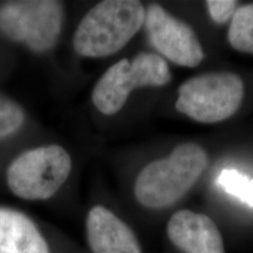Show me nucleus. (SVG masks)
<instances>
[{"instance_id":"nucleus-1","label":"nucleus","mask_w":253,"mask_h":253,"mask_svg":"<svg viewBox=\"0 0 253 253\" xmlns=\"http://www.w3.org/2000/svg\"><path fill=\"white\" fill-rule=\"evenodd\" d=\"M208 162L207 153L198 144L177 145L169 157L141 170L134 185L136 201L148 209L171 207L195 185Z\"/></svg>"},{"instance_id":"nucleus-2","label":"nucleus","mask_w":253,"mask_h":253,"mask_svg":"<svg viewBox=\"0 0 253 253\" xmlns=\"http://www.w3.org/2000/svg\"><path fill=\"white\" fill-rule=\"evenodd\" d=\"M145 8L136 0H104L82 18L73 39L75 52L103 58L122 49L143 26Z\"/></svg>"},{"instance_id":"nucleus-3","label":"nucleus","mask_w":253,"mask_h":253,"mask_svg":"<svg viewBox=\"0 0 253 253\" xmlns=\"http://www.w3.org/2000/svg\"><path fill=\"white\" fill-rule=\"evenodd\" d=\"M244 99V82L230 72L194 77L179 86L176 109L194 121L217 123L237 113Z\"/></svg>"},{"instance_id":"nucleus-4","label":"nucleus","mask_w":253,"mask_h":253,"mask_svg":"<svg viewBox=\"0 0 253 253\" xmlns=\"http://www.w3.org/2000/svg\"><path fill=\"white\" fill-rule=\"evenodd\" d=\"M171 81V73L163 56L141 52L132 60L122 59L95 84L91 100L104 115H115L123 108L136 88L162 87Z\"/></svg>"},{"instance_id":"nucleus-5","label":"nucleus","mask_w":253,"mask_h":253,"mask_svg":"<svg viewBox=\"0 0 253 253\" xmlns=\"http://www.w3.org/2000/svg\"><path fill=\"white\" fill-rule=\"evenodd\" d=\"M72 158L60 145H47L25 151L11 163L7 185L25 201H47L67 181Z\"/></svg>"},{"instance_id":"nucleus-6","label":"nucleus","mask_w":253,"mask_h":253,"mask_svg":"<svg viewBox=\"0 0 253 253\" xmlns=\"http://www.w3.org/2000/svg\"><path fill=\"white\" fill-rule=\"evenodd\" d=\"M62 20V5L54 0L9 1L0 7L2 33L36 52H45L55 45Z\"/></svg>"},{"instance_id":"nucleus-7","label":"nucleus","mask_w":253,"mask_h":253,"mask_svg":"<svg viewBox=\"0 0 253 253\" xmlns=\"http://www.w3.org/2000/svg\"><path fill=\"white\" fill-rule=\"evenodd\" d=\"M143 26L154 48L169 61L189 68L203 61L204 52L195 31L162 6L153 4L145 8Z\"/></svg>"},{"instance_id":"nucleus-8","label":"nucleus","mask_w":253,"mask_h":253,"mask_svg":"<svg viewBox=\"0 0 253 253\" xmlns=\"http://www.w3.org/2000/svg\"><path fill=\"white\" fill-rule=\"evenodd\" d=\"M167 235L184 253H225L223 237L216 223L204 213L177 211L168 220Z\"/></svg>"},{"instance_id":"nucleus-9","label":"nucleus","mask_w":253,"mask_h":253,"mask_svg":"<svg viewBox=\"0 0 253 253\" xmlns=\"http://www.w3.org/2000/svg\"><path fill=\"white\" fill-rule=\"evenodd\" d=\"M86 236L91 253H142L131 227L103 205H95L88 211Z\"/></svg>"},{"instance_id":"nucleus-10","label":"nucleus","mask_w":253,"mask_h":253,"mask_svg":"<svg viewBox=\"0 0 253 253\" xmlns=\"http://www.w3.org/2000/svg\"><path fill=\"white\" fill-rule=\"evenodd\" d=\"M0 253H60L39 224L27 213L0 207Z\"/></svg>"},{"instance_id":"nucleus-11","label":"nucleus","mask_w":253,"mask_h":253,"mask_svg":"<svg viewBox=\"0 0 253 253\" xmlns=\"http://www.w3.org/2000/svg\"><path fill=\"white\" fill-rule=\"evenodd\" d=\"M227 39L235 49L253 55V4L237 7Z\"/></svg>"},{"instance_id":"nucleus-12","label":"nucleus","mask_w":253,"mask_h":253,"mask_svg":"<svg viewBox=\"0 0 253 253\" xmlns=\"http://www.w3.org/2000/svg\"><path fill=\"white\" fill-rule=\"evenodd\" d=\"M218 185L227 194L236 196L253 207V179L248 176L242 175L236 170L225 169L218 177Z\"/></svg>"},{"instance_id":"nucleus-13","label":"nucleus","mask_w":253,"mask_h":253,"mask_svg":"<svg viewBox=\"0 0 253 253\" xmlns=\"http://www.w3.org/2000/svg\"><path fill=\"white\" fill-rule=\"evenodd\" d=\"M24 121V110L13 101L0 97V140L18 131Z\"/></svg>"},{"instance_id":"nucleus-14","label":"nucleus","mask_w":253,"mask_h":253,"mask_svg":"<svg viewBox=\"0 0 253 253\" xmlns=\"http://www.w3.org/2000/svg\"><path fill=\"white\" fill-rule=\"evenodd\" d=\"M238 2L235 0H208L207 7L210 17L217 24H226L227 21L232 20Z\"/></svg>"}]
</instances>
